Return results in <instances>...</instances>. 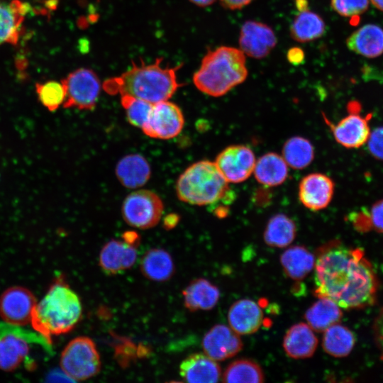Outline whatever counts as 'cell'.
Returning <instances> with one entry per match:
<instances>
[{
	"mask_svg": "<svg viewBox=\"0 0 383 383\" xmlns=\"http://www.w3.org/2000/svg\"><path fill=\"white\" fill-rule=\"evenodd\" d=\"M348 114L335 125L326 120L337 143L347 148H360L370 136L368 121L372 114L362 116L360 104L355 101L348 104Z\"/></svg>",
	"mask_w": 383,
	"mask_h": 383,
	"instance_id": "11",
	"label": "cell"
},
{
	"mask_svg": "<svg viewBox=\"0 0 383 383\" xmlns=\"http://www.w3.org/2000/svg\"><path fill=\"white\" fill-rule=\"evenodd\" d=\"M150 167L146 159L131 154L121 158L116 167V174L126 187L135 189L144 185L150 177Z\"/></svg>",
	"mask_w": 383,
	"mask_h": 383,
	"instance_id": "24",
	"label": "cell"
},
{
	"mask_svg": "<svg viewBox=\"0 0 383 383\" xmlns=\"http://www.w3.org/2000/svg\"><path fill=\"white\" fill-rule=\"evenodd\" d=\"M123 240L126 243L135 247H136L139 243V237L137 235V233L133 231L126 232L123 235Z\"/></svg>",
	"mask_w": 383,
	"mask_h": 383,
	"instance_id": "43",
	"label": "cell"
},
{
	"mask_svg": "<svg viewBox=\"0 0 383 383\" xmlns=\"http://www.w3.org/2000/svg\"><path fill=\"white\" fill-rule=\"evenodd\" d=\"M66 97L63 106L82 110L93 109L98 100L101 83L96 73L88 68H79L61 81Z\"/></svg>",
	"mask_w": 383,
	"mask_h": 383,
	"instance_id": "9",
	"label": "cell"
},
{
	"mask_svg": "<svg viewBox=\"0 0 383 383\" xmlns=\"http://www.w3.org/2000/svg\"><path fill=\"white\" fill-rule=\"evenodd\" d=\"M262 319L263 313L260 306L248 299L233 303L228 313L230 327L240 335L256 332L261 326Z\"/></svg>",
	"mask_w": 383,
	"mask_h": 383,
	"instance_id": "19",
	"label": "cell"
},
{
	"mask_svg": "<svg viewBox=\"0 0 383 383\" xmlns=\"http://www.w3.org/2000/svg\"><path fill=\"white\" fill-rule=\"evenodd\" d=\"M177 195L182 201L198 206L216 204L232 196L228 182L215 162H196L188 167L176 184Z\"/></svg>",
	"mask_w": 383,
	"mask_h": 383,
	"instance_id": "5",
	"label": "cell"
},
{
	"mask_svg": "<svg viewBox=\"0 0 383 383\" xmlns=\"http://www.w3.org/2000/svg\"><path fill=\"white\" fill-rule=\"evenodd\" d=\"M235 331L223 324L213 326L204 336V353L216 361H223L238 353L243 342Z\"/></svg>",
	"mask_w": 383,
	"mask_h": 383,
	"instance_id": "15",
	"label": "cell"
},
{
	"mask_svg": "<svg viewBox=\"0 0 383 383\" xmlns=\"http://www.w3.org/2000/svg\"><path fill=\"white\" fill-rule=\"evenodd\" d=\"M253 173L260 184L275 187L287 179L288 165L282 156L275 152H267L256 160Z\"/></svg>",
	"mask_w": 383,
	"mask_h": 383,
	"instance_id": "25",
	"label": "cell"
},
{
	"mask_svg": "<svg viewBox=\"0 0 383 383\" xmlns=\"http://www.w3.org/2000/svg\"><path fill=\"white\" fill-rule=\"evenodd\" d=\"M332 9L343 17L357 18L369 6V0H331Z\"/></svg>",
	"mask_w": 383,
	"mask_h": 383,
	"instance_id": "36",
	"label": "cell"
},
{
	"mask_svg": "<svg viewBox=\"0 0 383 383\" xmlns=\"http://www.w3.org/2000/svg\"><path fill=\"white\" fill-rule=\"evenodd\" d=\"M140 270L146 278L155 282H165L173 275L174 265L168 252L162 248H152L143 255Z\"/></svg>",
	"mask_w": 383,
	"mask_h": 383,
	"instance_id": "26",
	"label": "cell"
},
{
	"mask_svg": "<svg viewBox=\"0 0 383 383\" xmlns=\"http://www.w3.org/2000/svg\"><path fill=\"white\" fill-rule=\"evenodd\" d=\"M253 0H220L222 6L231 10L240 9Z\"/></svg>",
	"mask_w": 383,
	"mask_h": 383,
	"instance_id": "42",
	"label": "cell"
},
{
	"mask_svg": "<svg viewBox=\"0 0 383 383\" xmlns=\"http://www.w3.org/2000/svg\"><path fill=\"white\" fill-rule=\"evenodd\" d=\"M67 376L63 372V374H60L58 372H51L48 376L49 381H67Z\"/></svg>",
	"mask_w": 383,
	"mask_h": 383,
	"instance_id": "45",
	"label": "cell"
},
{
	"mask_svg": "<svg viewBox=\"0 0 383 383\" xmlns=\"http://www.w3.org/2000/svg\"><path fill=\"white\" fill-rule=\"evenodd\" d=\"M179 218L175 214H170L165 219V226L166 228L170 229L175 226L177 223Z\"/></svg>",
	"mask_w": 383,
	"mask_h": 383,
	"instance_id": "44",
	"label": "cell"
},
{
	"mask_svg": "<svg viewBox=\"0 0 383 383\" xmlns=\"http://www.w3.org/2000/svg\"><path fill=\"white\" fill-rule=\"evenodd\" d=\"M350 220L357 231L365 232L372 229L369 211L365 209L351 213Z\"/></svg>",
	"mask_w": 383,
	"mask_h": 383,
	"instance_id": "39",
	"label": "cell"
},
{
	"mask_svg": "<svg viewBox=\"0 0 383 383\" xmlns=\"http://www.w3.org/2000/svg\"><path fill=\"white\" fill-rule=\"evenodd\" d=\"M82 307L77 294L63 276L56 277L46 294L36 304L31 318L35 332L51 342L52 335L72 331L82 318Z\"/></svg>",
	"mask_w": 383,
	"mask_h": 383,
	"instance_id": "3",
	"label": "cell"
},
{
	"mask_svg": "<svg viewBox=\"0 0 383 383\" xmlns=\"http://www.w3.org/2000/svg\"><path fill=\"white\" fill-rule=\"evenodd\" d=\"M340 307L333 300L320 297L305 313L307 324L316 332H324L342 317Z\"/></svg>",
	"mask_w": 383,
	"mask_h": 383,
	"instance_id": "28",
	"label": "cell"
},
{
	"mask_svg": "<svg viewBox=\"0 0 383 383\" xmlns=\"http://www.w3.org/2000/svg\"><path fill=\"white\" fill-rule=\"evenodd\" d=\"M221 377L224 382L258 383L265 380L260 366L249 359H238L231 362Z\"/></svg>",
	"mask_w": 383,
	"mask_h": 383,
	"instance_id": "33",
	"label": "cell"
},
{
	"mask_svg": "<svg viewBox=\"0 0 383 383\" xmlns=\"http://www.w3.org/2000/svg\"><path fill=\"white\" fill-rule=\"evenodd\" d=\"M314 270V294L318 298L330 299L348 309L374 302L377 279L362 250L329 243L320 250Z\"/></svg>",
	"mask_w": 383,
	"mask_h": 383,
	"instance_id": "1",
	"label": "cell"
},
{
	"mask_svg": "<svg viewBox=\"0 0 383 383\" xmlns=\"http://www.w3.org/2000/svg\"><path fill=\"white\" fill-rule=\"evenodd\" d=\"M184 304L191 311L210 310L217 304L220 292L209 280L199 278L193 280L183 290Z\"/></svg>",
	"mask_w": 383,
	"mask_h": 383,
	"instance_id": "23",
	"label": "cell"
},
{
	"mask_svg": "<svg viewBox=\"0 0 383 383\" xmlns=\"http://www.w3.org/2000/svg\"><path fill=\"white\" fill-rule=\"evenodd\" d=\"M189 1L196 6L204 7V6H208L212 4L213 3H214L216 0H189Z\"/></svg>",
	"mask_w": 383,
	"mask_h": 383,
	"instance_id": "47",
	"label": "cell"
},
{
	"mask_svg": "<svg viewBox=\"0 0 383 383\" xmlns=\"http://www.w3.org/2000/svg\"><path fill=\"white\" fill-rule=\"evenodd\" d=\"M30 343L39 344L46 350L51 348V342L40 333L11 324H0V370L11 372L17 369L28 357Z\"/></svg>",
	"mask_w": 383,
	"mask_h": 383,
	"instance_id": "7",
	"label": "cell"
},
{
	"mask_svg": "<svg viewBox=\"0 0 383 383\" xmlns=\"http://www.w3.org/2000/svg\"><path fill=\"white\" fill-rule=\"evenodd\" d=\"M373 328L374 340L383 359V309L377 316Z\"/></svg>",
	"mask_w": 383,
	"mask_h": 383,
	"instance_id": "40",
	"label": "cell"
},
{
	"mask_svg": "<svg viewBox=\"0 0 383 383\" xmlns=\"http://www.w3.org/2000/svg\"><path fill=\"white\" fill-rule=\"evenodd\" d=\"M38 98L48 111H56L64 104L66 92L62 82L48 81L35 86Z\"/></svg>",
	"mask_w": 383,
	"mask_h": 383,
	"instance_id": "34",
	"label": "cell"
},
{
	"mask_svg": "<svg viewBox=\"0 0 383 383\" xmlns=\"http://www.w3.org/2000/svg\"><path fill=\"white\" fill-rule=\"evenodd\" d=\"M296 8L299 11H303L309 9V4L307 0H294Z\"/></svg>",
	"mask_w": 383,
	"mask_h": 383,
	"instance_id": "46",
	"label": "cell"
},
{
	"mask_svg": "<svg viewBox=\"0 0 383 383\" xmlns=\"http://www.w3.org/2000/svg\"><path fill=\"white\" fill-rule=\"evenodd\" d=\"M287 58L289 63L293 65H301L305 59L304 52L299 47L291 48L287 51Z\"/></svg>",
	"mask_w": 383,
	"mask_h": 383,
	"instance_id": "41",
	"label": "cell"
},
{
	"mask_svg": "<svg viewBox=\"0 0 383 383\" xmlns=\"http://www.w3.org/2000/svg\"><path fill=\"white\" fill-rule=\"evenodd\" d=\"M372 5L377 9L383 11V0H370Z\"/></svg>",
	"mask_w": 383,
	"mask_h": 383,
	"instance_id": "48",
	"label": "cell"
},
{
	"mask_svg": "<svg viewBox=\"0 0 383 383\" xmlns=\"http://www.w3.org/2000/svg\"><path fill=\"white\" fill-rule=\"evenodd\" d=\"M317 345L318 340L313 329L305 323L293 325L287 331L283 340L285 353L294 359L311 357Z\"/></svg>",
	"mask_w": 383,
	"mask_h": 383,
	"instance_id": "21",
	"label": "cell"
},
{
	"mask_svg": "<svg viewBox=\"0 0 383 383\" xmlns=\"http://www.w3.org/2000/svg\"><path fill=\"white\" fill-rule=\"evenodd\" d=\"M245 54L235 48L221 46L202 59L193 82L201 92L214 97L227 94L248 77Z\"/></svg>",
	"mask_w": 383,
	"mask_h": 383,
	"instance_id": "4",
	"label": "cell"
},
{
	"mask_svg": "<svg viewBox=\"0 0 383 383\" xmlns=\"http://www.w3.org/2000/svg\"><path fill=\"white\" fill-rule=\"evenodd\" d=\"M62 372L72 381H82L96 375L101 370L99 353L88 337H77L68 343L60 361Z\"/></svg>",
	"mask_w": 383,
	"mask_h": 383,
	"instance_id": "6",
	"label": "cell"
},
{
	"mask_svg": "<svg viewBox=\"0 0 383 383\" xmlns=\"http://www.w3.org/2000/svg\"><path fill=\"white\" fill-rule=\"evenodd\" d=\"M323 19L309 9L299 11L290 26V35L296 41L307 43L316 40L324 34Z\"/></svg>",
	"mask_w": 383,
	"mask_h": 383,
	"instance_id": "29",
	"label": "cell"
},
{
	"mask_svg": "<svg viewBox=\"0 0 383 383\" xmlns=\"http://www.w3.org/2000/svg\"><path fill=\"white\" fill-rule=\"evenodd\" d=\"M282 157L288 166L301 170L309 166L314 157V148L306 138L294 136L288 139L282 148Z\"/></svg>",
	"mask_w": 383,
	"mask_h": 383,
	"instance_id": "32",
	"label": "cell"
},
{
	"mask_svg": "<svg viewBox=\"0 0 383 383\" xmlns=\"http://www.w3.org/2000/svg\"><path fill=\"white\" fill-rule=\"evenodd\" d=\"M184 123L180 108L167 100L152 104L148 119L141 128L150 138L167 140L178 135Z\"/></svg>",
	"mask_w": 383,
	"mask_h": 383,
	"instance_id": "10",
	"label": "cell"
},
{
	"mask_svg": "<svg viewBox=\"0 0 383 383\" xmlns=\"http://www.w3.org/2000/svg\"><path fill=\"white\" fill-rule=\"evenodd\" d=\"M163 208L157 194L150 190H139L126 196L121 210L123 218L128 225L147 229L158 223Z\"/></svg>",
	"mask_w": 383,
	"mask_h": 383,
	"instance_id": "8",
	"label": "cell"
},
{
	"mask_svg": "<svg viewBox=\"0 0 383 383\" xmlns=\"http://www.w3.org/2000/svg\"><path fill=\"white\" fill-rule=\"evenodd\" d=\"M315 257L306 248L292 246L280 257V262L285 274L294 280H301L314 269Z\"/></svg>",
	"mask_w": 383,
	"mask_h": 383,
	"instance_id": "27",
	"label": "cell"
},
{
	"mask_svg": "<svg viewBox=\"0 0 383 383\" xmlns=\"http://www.w3.org/2000/svg\"><path fill=\"white\" fill-rule=\"evenodd\" d=\"M28 11V5L19 0L9 3L0 1V45L18 43L21 26Z\"/></svg>",
	"mask_w": 383,
	"mask_h": 383,
	"instance_id": "20",
	"label": "cell"
},
{
	"mask_svg": "<svg viewBox=\"0 0 383 383\" xmlns=\"http://www.w3.org/2000/svg\"><path fill=\"white\" fill-rule=\"evenodd\" d=\"M36 304L34 295L28 289L10 287L0 296V316L9 324L26 325L31 321Z\"/></svg>",
	"mask_w": 383,
	"mask_h": 383,
	"instance_id": "13",
	"label": "cell"
},
{
	"mask_svg": "<svg viewBox=\"0 0 383 383\" xmlns=\"http://www.w3.org/2000/svg\"><path fill=\"white\" fill-rule=\"evenodd\" d=\"M355 345V336L347 327L338 323L328 328L323 337L322 346L330 355L342 357L348 355Z\"/></svg>",
	"mask_w": 383,
	"mask_h": 383,
	"instance_id": "31",
	"label": "cell"
},
{
	"mask_svg": "<svg viewBox=\"0 0 383 383\" xmlns=\"http://www.w3.org/2000/svg\"><path fill=\"white\" fill-rule=\"evenodd\" d=\"M161 62L162 58H157L149 65L133 64L121 75L105 80L103 89L111 95H130L152 104L167 101L182 86L177 78L181 65L162 67Z\"/></svg>",
	"mask_w": 383,
	"mask_h": 383,
	"instance_id": "2",
	"label": "cell"
},
{
	"mask_svg": "<svg viewBox=\"0 0 383 383\" xmlns=\"http://www.w3.org/2000/svg\"><path fill=\"white\" fill-rule=\"evenodd\" d=\"M121 102L128 122L135 127L142 128L148 119L152 104L130 95H122Z\"/></svg>",
	"mask_w": 383,
	"mask_h": 383,
	"instance_id": "35",
	"label": "cell"
},
{
	"mask_svg": "<svg viewBox=\"0 0 383 383\" xmlns=\"http://www.w3.org/2000/svg\"><path fill=\"white\" fill-rule=\"evenodd\" d=\"M179 374L187 382L211 383L219 381L221 370L216 361L205 353H194L182 362Z\"/></svg>",
	"mask_w": 383,
	"mask_h": 383,
	"instance_id": "18",
	"label": "cell"
},
{
	"mask_svg": "<svg viewBox=\"0 0 383 383\" xmlns=\"http://www.w3.org/2000/svg\"><path fill=\"white\" fill-rule=\"evenodd\" d=\"M334 193V183L327 175L311 173L299 183L298 196L301 203L311 211L325 209L330 204Z\"/></svg>",
	"mask_w": 383,
	"mask_h": 383,
	"instance_id": "16",
	"label": "cell"
},
{
	"mask_svg": "<svg viewBox=\"0 0 383 383\" xmlns=\"http://www.w3.org/2000/svg\"><path fill=\"white\" fill-rule=\"evenodd\" d=\"M137 259V250L124 240H111L102 248L99 265L108 274H116L130 269Z\"/></svg>",
	"mask_w": 383,
	"mask_h": 383,
	"instance_id": "17",
	"label": "cell"
},
{
	"mask_svg": "<svg viewBox=\"0 0 383 383\" xmlns=\"http://www.w3.org/2000/svg\"><path fill=\"white\" fill-rule=\"evenodd\" d=\"M369 216L372 229L383 233V199L372 205Z\"/></svg>",
	"mask_w": 383,
	"mask_h": 383,
	"instance_id": "38",
	"label": "cell"
},
{
	"mask_svg": "<svg viewBox=\"0 0 383 383\" xmlns=\"http://www.w3.org/2000/svg\"><path fill=\"white\" fill-rule=\"evenodd\" d=\"M367 142L370 154L374 157L383 160V126L371 132Z\"/></svg>",
	"mask_w": 383,
	"mask_h": 383,
	"instance_id": "37",
	"label": "cell"
},
{
	"mask_svg": "<svg viewBox=\"0 0 383 383\" xmlns=\"http://www.w3.org/2000/svg\"><path fill=\"white\" fill-rule=\"evenodd\" d=\"M277 41L273 30L267 24L247 21L241 27L240 47L244 54L252 58L261 59L268 55Z\"/></svg>",
	"mask_w": 383,
	"mask_h": 383,
	"instance_id": "14",
	"label": "cell"
},
{
	"mask_svg": "<svg viewBox=\"0 0 383 383\" xmlns=\"http://www.w3.org/2000/svg\"><path fill=\"white\" fill-rule=\"evenodd\" d=\"M255 162L252 150L243 145L226 148L215 161L219 172L228 183L245 181L253 173Z\"/></svg>",
	"mask_w": 383,
	"mask_h": 383,
	"instance_id": "12",
	"label": "cell"
},
{
	"mask_svg": "<svg viewBox=\"0 0 383 383\" xmlns=\"http://www.w3.org/2000/svg\"><path fill=\"white\" fill-rule=\"evenodd\" d=\"M296 227L294 221L283 213L274 215L268 221L264 231L265 243L273 248H285L294 240Z\"/></svg>",
	"mask_w": 383,
	"mask_h": 383,
	"instance_id": "30",
	"label": "cell"
},
{
	"mask_svg": "<svg viewBox=\"0 0 383 383\" xmlns=\"http://www.w3.org/2000/svg\"><path fill=\"white\" fill-rule=\"evenodd\" d=\"M349 50L368 58L383 54V29L375 24H366L354 31L346 40Z\"/></svg>",
	"mask_w": 383,
	"mask_h": 383,
	"instance_id": "22",
	"label": "cell"
}]
</instances>
